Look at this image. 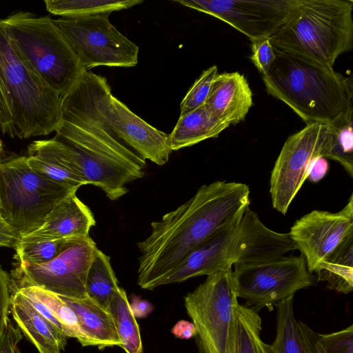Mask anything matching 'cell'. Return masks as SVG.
<instances>
[{"label": "cell", "instance_id": "1", "mask_svg": "<svg viewBox=\"0 0 353 353\" xmlns=\"http://www.w3.org/2000/svg\"><path fill=\"white\" fill-rule=\"evenodd\" d=\"M244 183L216 181L203 185L188 201L152 221L138 243V285L153 290L194 248L230 225L250 205Z\"/></svg>", "mask_w": 353, "mask_h": 353}, {"label": "cell", "instance_id": "2", "mask_svg": "<svg viewBox=\"0 0 353 353\" xmlns=\"http://www.w3.org/2000/svg\"><path fill=\"white\" fill-rule=\"evenodd\" d=\"M274 52L272 65L262 75L265 90L306 124L331 125L353 110L352 78L299 56Z\"/></svg>", "mask_w": 353, "mask_h": 353}, {"label": "cell", "instance_id": "3", "mask_svg": "<svg viewBox=\"0 0 353 353\" xmlns=\"http://www.w3.org/2000/svg\"><path fill=\"white\" fill-rule=\"evenodd\" d=\"M61 97L22 61L0 19V130L20 139L55 132Z\"/></svg>", "mask_w": 353, "mask_h": 353}, {"label": "cell", "instance_id": "4", "mask_svg": "<svg viewBox=\"0 0 353 353\" xmlns=\"http://www.w3.org/2000/svg\"><path fill=\"white\" fill-rule=\"evenodd\" d=\"M61 115L87 121L159 165L172 152L168 135L133 113L112 95L107 79L86 70L70 91L61 97Z\"/></svg>", "mask_w": 353, "mask_h": 353}, {"label": "cell", "instance_id": "5", "mask_svg": "<svg viewBox=\"0 0 353 353\" xmlns=\"http://www.w3.org/2000/svg\"><path fill=\"white\" fill-rule=\"evenodd\" d=\"M55 132L54 138L85 184L100 188L111 201L124 196L126 184L145 174V159L87 121L61 115Z\"/></svg>", "mask_w": 353, "mask_h": 353}, {"label": "cell", "instance_id": "6", "mask_svg": "<svg viewBox=\"0 0 353 353\" xmlns=\"http://www.w3.org/2000/svg\"><path fill=\"white\" fill-rule=\"evenodd\" d=\"M352 0H296L270 37L273 48L334 68L353 47Z\"/></svg>", "mask_w": 353, "mask_h": 353}, {"label": "cell", "instance_id": "7", "mask_svg": "<svg viewBox=\"0 0 353 353\" xmlns=\"http://www.w3.org/2000/svg\"><path fill=\"white\" fill-rule=\"evenodd\" d=\"M1 22L24 63L61 97L86 71L50 17L21 11Z\"/></svg>", "mask_w": 353, "mask_h": 353}, {"label": "cell", "instance_id": "8", "mask_svg": "<svg viewBox=\"0 0 353 353\" xmlns=\"http://www.w3.org/2000/svg\"><path fill=\"white\" fill-rule=\"evenodd\" d=\"M74 192L36 173L26 157L0 161V216L19 238L38 229L48 214Z\"/></svg>", "mask_w": 353, "mask_h": 353}, {"label": "cell", "instance_id": "9", "mask_svg": "<svg viewBox=\"0 0 353 353\" xmlns=\"http://www.w3.org/2000/svg\"><path fill=\"white\" fill-rule=\"evenodd\" d=\"M262 249L256 217L243 212L230 225L207 238L192 251L161 281V285L209 275L221 270L252 265L261 261Z\"/></svg>", "mask_w": 353, "mask_h": 353}, {"label": "cell", "instance_id": "10", "mask_svg": "<svg viewBox=\"0 0 353 353\" xmlns=\"http://www.w3.org/2000/svg\"><path fill=\"white\" fill-rule=\"evenodd\" d=\"M202 353H232L239 304L232 268L207 276L184 298Z\"/></svg>", "mask_w": 353, "mask_h": 353}, {"label": "cell", "instance_id": "11", "mask_svg": "<svg viewBox=\"0 0 353 353\" xmlns=\"http://www.w3.org/2000/svg\"><path fill=\"white\" fill-rule=\"evenodd\" d=\"M86 70L97 66L130 68L139 48L110 21L109 15L53 19Z\"/></svg>", "mask_w": 353, "mask_h": 353}, {"label": "cell", "instance_id": "12", "mask_svg": "<svg viewBox=\"0 0 353 353\" xmlns=\"http://www.w3.org/2000/svg\"><path fill=\"white\" fill-rule=\"evenodd\" d=\"M233 275L237 297L256 312L293 297L298 290L313 284L302 254L236 266Z\"/></svg>", "mask_w": 353, "mask_h": 353}, {"label": "cell", "instance_id": "13", "mask_svg": "<svg viewBox=\"0 0 353 353\" xmlns=\"http://www.w3.org/2000/svg\"><path fill=\"white\" fill-rule=\"evenodd\" d=\"M332 134V125L312 123L290 136L283 144L270 176V193L273 208L285 214L307 179L316 157L326 159Z\"/></svg>", "mask_w": 353, "mask_h": 353}, {"label": "cell", "instance_id": "14", "mask_svg": "<svg viewBox=\"0 0 353 353\" xmlns=\"http://www.w3.org/2000/svg\"><path fill=\"white\" fill-rule=\"evenodd\" d=\"M97 248L88 236L77 239L47 263L31 265L19 262L12 272L14 289L34 286L61 296L87 297V274Z\"/></svg>", "mask_w": 353, "mask_h": 353}, {"label": "cell", "instance_id": "15", "mask_svg": "<svg viewBox=\"0 0 353 353\" xmlns=\"http://www.w3.org/2000/svg\"><path fill=\"white\" fill-rule=\"evenodd\" d=\"M217 18L251 41L270 37L286 19L296 0H175Z\"/></svg>", "mask_w": 353, "mask_h": 353}, {"label": "cell", "instance_id": "16", "mask_svg": "<svg viewBox=\"0 0 353 353\" xmlns=\"http://www.w3.org/2000/svg\"><path fill=\"white\" fill-rule=\"evenodd\" d=\"M289 234L305 257L310 273L353 234V194L337 212L314 210L296 220Z\"/></svg>", "mask_w": 353, "mask_h": 353}, {"label": "cell", "instance_id": "17", "mask_svg": "<svg viewBox=\"0 0 353 353\" xmlns=\"http://www.w3.org/2000/svg\"><path fill=\"white\" fill-rule=\"evenodd\" d=\"M95 225L92 211L74 192L54 207L38 229L20 237L19 241L83 238L89 236Z\"/></svg>", "mask_w": 353, "mask_h": 353}, {"label": "cell", "instance_id": "18", "mask_svg": "<svg viewBox=\"0 0 353 353\" xmlns=\"http://www.w3.org/2000/svg\"><path fill=\"white\" fill-rule=\"evenodd\" d=\"M252 105L250 85L238 72L218 74L205 103L214 116L229 125L244 121Z\"/></svg>", "mask_w": 353, "mask_h": 353}, {"label": "cell", "instance_id": "19", "mask_svg": "<svg viewBox=\"0 0 353 353\" xmlns=\"http://www.w3.org/2000/svg\"><path fill=\"white\" fill-rule=\"evenodd\" d=\"M18 327L39 353H61L67 336L41 315L18 290L11 295L10 309Z\"/></svg>", "mask_w": 353, "mask_h": 353}, {"label": "cell", "instance_id": "20", "mask_svg": "<svg viewBox=\"0 0 353 353\" xmlns=\"http://www.w3.org/2000/svg\"><path fill=\"white\" fill-rule=\"evenodd\" d=\"M59 296L75 312L81 329L90 345L99 348L114 345L121 347V340L108 310L88 296L83 299Z\"/></svg>", "mask_w": 353, "mask_h": 353}, {"label": "cell", "instance_id": "21", "mask_svg": "<svg viewBox=\"0 0 353 353\" xmlns=\"http://www.w3.org/2000/svg\"><path fill=\"white\" fill-rule=\"evenodd\" d=\"M229 126L214 116L204 105L179 116L168 135V145L172 151L192 146L205 139L217 137Z\"/></svg>", "mask_w": 353, "mask_h": 353}, {"label": "cell", "instance_id": "22", "mask_svg": "<svg viewBox=\"0 0 353 353\" xmlns=\"http://www.w3.org/2000/svg\"><path fill=\"white\" fill-rule=\"evenodd\" d=\"M318 280L327 287L347 294L353 289V234L345 239L316 268Z\"/></svg>", "mask_w": 353, "mask_h": 353}, {"label": "cell", "instance_id": "23", "mask_svg": "<svg viewBox=\"0 0 353 353\" xmlns=\"http://www.w3.org/2000/svg\"><path fill=\"white\" fill-rule=\"evenodd\" d=\"M119 288L110 256L97 248L87 274V296L108 310L112 298Z\"/></svg>", "mask_w": 353, "mask_h": 353}, {"label": "cell", "instance_id": "24", "mask_svg": "<svg viewBox=\"0 0 353 353\" xmlns=\"http://www.w3.org/2000/svg\"><path fill=\"white\" fill-rule=\"evenodd\" d=\"M46 10L61 17L110 15L143 3L140 0H46Z\"/></svg>", "mask_w": 353, "mask_h": 353}, {"label": "cell", "instance_id": "25", "mask_svg": "<svg viewBox=\"0 0 353 353\" xmlns=\"http://www.w3.org/2000/svg\"><path fill=\"white\" fill-rule=\"evenodd\" d=\"M276 334L269 345L271 353H308L300 329L294 315L293 297L277 305Z\"/></svg>", "mask_w": 353, "mask_h": 353}, {"label": "cell", "instance_id": "26", "mask_svg": "<svg viewBox=\"0 0 353 353\" xmlns=\"http://www.w3.org/2000/svg\"><path fill=\"white\" fill-rule=\"evenodd\" d=\"M261 319L252 308L239 303L236 308L233 353H271L261 338Z\"/></svg>", "mask_w": 353, "mask_h": 353}, {"label": "cell", "instance_id": "27", "mask_svg": "<svg viewBox=\"0 0 353 353\" xmlns=\"http://www.w3.org/2000/svg\"><path fill=\"white\" fill-rule=\"evenodd\" d=\"M110 312L123 348L126 353H142L143 345L139 325L130 307L125 291L119 288L108 308Z\"/></svg>", "mask_w": 353, "mask_h": 353}, {"label": "cell", "instance_id": "28", "mask_svg": "<svg viewBox=\"0 0 353 353\" xmlns=\"http://www.w3.org/2000/svg\"><path fill=\"white\" fill-rule=\"evenodd\" d=\"M14 290H19L23 293L29 294L43 303L61 325L63 332L68 338L77 339L82 346L90 345L88 339L81 329L75 312L59 295L34 286H26Z\"/></svg>", "mask_w": 353, "mask_h": 353}, {"label": "cell", "instance_id": "29", "mask_svg": "<svg viewBox=\"0 0 353 353\" xmlns=\"http://www.w3.org/2000/svg\"><path fill=\"white\" fill-rule=\"evenodd\" d=\"M353 110L331 125L332 134L326 159L340 163L353 176Z\"/></svg>", "mask_w": 353, "mask_h": 353}, {"label": "cell", "instance_id": "30", "mask_svg": "<svg viewBox=\"0 0 353 353\" xmlns=\"http://www.w3.org/2000/svg\"><path fill=\"white\" fill-rule=\"evenodd\" d=\"M77 239L19 241L14 249L15 259L20 263L41 264L47 263L59 256Z\"/></svg>", "mask_w": 353, "mask_h": 353}, {"label": "cell", "instance_id": "31", "mask_svg": "<svg viewBox=\"0 0 353 353\" xmlns=\"http://www.w3.org/2000/svg\"><path fill=\"white\" fill-rule=\"evenodd\" d=\"M217 74L218 69L216 65L202 72L181 101L180 115L192 112L205 105Z\"/></svg>", "mask_w": 353, "mask_h": 353}, {"label": "cell", "instance_id": "32", "mask_svg": "<svg viewBox=\"0 0 353 353\" xmlns=\"http://www.w3.org/2000/svg\"><path fill=\"white\" fill-rule=\"evenodd\" d=\"M326 353H353V325L330 334H319Z\"/></svg>", "mask_w": 353, "mask_h": 353}, {"label": "cell", "instance_id": "33", "mask_svg": "<svg viewBox=\"0 0 353 353\" xmlns=\"http://www.w3.org/2000/svg\"><path fill=\"white\" fill-rule=\"evenodd\" d=\"M251 51L250 59L261 75L265 74L276 58L270 37L251 41Z\"/></svg>", "mask_w": 353, "mask_h": 353}, {"label": "cell", "instance_id": "34", "mask_svg": "<svg viewBox=\"0 0 353 353\" xmlns=\"http://www.w3.org/2000/svg\"><path fill=\"white\" fill-rule=\"evenodd\" d=\"M11 295L10 278L0 266V333L9 320Z\"/></svg>", "mask_w": 353, "mask_h": 353}, {"label": "cell", "instance_id": "35", "mask_svg": "<svg viewBox=\"0 0 353 353\" xmlns=\"http://www.w3.org/2000/svg\"><path fill=\"white\" fill-rule=\"evenodd\" d=\"M22 338L21 330L9 319L0 333V353H21L18 344Z\"/></svg>", "mask_w": 353, "mask_h": 353}, {"label": "cell", "instance_id": "36", "mask_svg": "<svg viewBox=\"0 0 353 353\" xmlns=\"http://www.w3.org/2000/svg\"><path fill=\"white\" fill-rule=\"evenodd\" d=\"M302 336L308 353H326L317 334L302 321H299Z\"/></svg>", "mask_w": 353, "mask_h": 353}, {"label": "cell", "instance_id": "37", "mask_svg": "<svg viewBox=\"0 0 353 353\" xmlns=\"http://www.w3.org/2000/svg\"><path fill=\"white\" fill-rule=\"evenodd\" d=\"M329 169V164L324 157H316L314 159L309 168L307 179L316 183L321 180L327 174Z\"/></svg>", "mask_w": 353, "mask_h": 353}, {"label": "cell", "instance_id": "38", "mask_svg": "<svg viewBox=\"0 0 353 353\" xmlns=\"http://www.w3.org/2000/svg\"><path fill=\"white\" fill-rule=\"evenodd\" d=\"M19 239L17 233L0 218V247L14 248Z\"/></svg>", "mask_w": 353, "mask_h": 353}, {"label": "cell", "instance_id": "39", "mask_svg": "<svg viewBox=\"0 0 353 353\" xmlns=\"http://www.w3.org/2000/svg\"><path fill=\"white\" fill-rule=\"evenodd\" d=\"M172 333L177 338L188 339L196 336V330L192 323L181 320L172 327Z\"/></svg>", "mask_w": 353, "mask_h": 353}, {"label": "cell", "instance_id": "40", "mask_svg": "<svg viewBox=\"0 0 353 353\" xmlns=\"http://www.w3.org/2000/svg\"><path fill=\"white\" fill-rule=\"evenodd\" d=\"M130 307L134 317H146L153 310V305L148 301L138 296L132 299Z\"/></svg>", "mask_w": 353, "mask_h": 353}, {"label": "cell", "instance_id": "41", "mask_svg": "<svg viewBox=\"0 0 353 353\" xmlns=\"http://www.w3.org/2000/svg\"><path fill=\"white\" fill-rule=\"evenodd\" d=\"M2 153H3V147H2L1 141L0 139V157H1Z\"/></svg>", "mask_w": 353, "mask_h": 353}, {"label": "cell", "instance_id": "42", "mask_svg": "<svg viewBox=\"0 0 353 353\" xmlns=\"http://www.w3.org/2000/svg\"><path fill=\"white\" fill-rule=\"evenodd\" d=\"M0 208H1V201H0ZM0 218H1V216H0Z\"/></svg>", "mask_w": 353, "mask_h": 353}]
</instances>
